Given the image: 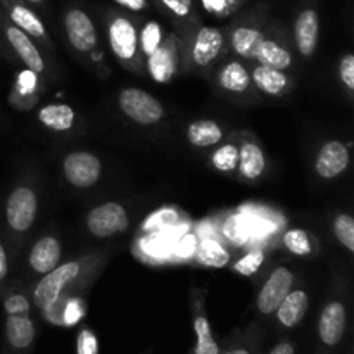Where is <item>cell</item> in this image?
I'll return each instance as SVG.
<instances>
[{
	"label": "cell",
	"instance_id": "33",
	"mask_svg": "<svg viewBox=\"0 0 354 354\" xmlns=\"http://www.w3.org/2000/svg\"><path fill=\"white\" fill-rule=\"evenodd\" d=\"M263 261H265V254L261 251H251L249 254H245L244 258L235 263L234 270L237 273H241V275L249 277L261 268Z\"/></svg>",
	"mask_w": 354,
	"mask_h": 354
},
{
	"label": "cell",
	"instance_id": "32",
	"mask_svg": "<svg viewBox=\"0 0 354 354\" xmlns=\"http://www.w3.org/2000/svg\"><path fill=\"white\" fill-rule=\"evenodd\" d=\"M335 237L348 251H354V220L349 214H339L334 223Z\"/></svg>",
	"mask_w": 354,
	"mask_h": 354
},
{
	"label": "cell",
	"instance_id": "22",
	"mask_svg": "<svg viewBox=\"0 0 354 354\" xmlns=\"http://www.w3.org/2000/svg\"><path fill=\"white\" fill-rule=\"evenodd\" d=\"M187 137H189L190 144L196 145V147H211L221 140L223 133L214 121L201 120L190 124L189 130H187Z\"/></svg>",
	"mask_w": 354,
	"mask_h": 354
},
{
	"label": "cell",
	"instance_id": "40",
	"mask_svg": "<svg viewBox=\"0 0 354 354\" xmlns=\"http://www.w3.org/2000/svg\"><path fill=\"white\" fill-rule=\"evenodd\" d=\"M176 218V213H173V211H161V213L154 214V216H151V220H149L147 227H156V225H166L169 223V221H173Z\"/></svg>",
	"mask_w": 354,
	"mask_h": 354
},
{
	"label": "cell",
	"instance_id": "12",
	"mask_svg": "<svg viewBox=\"0 0 354 354\" xmlns=\"http://www.w3.org/2000/svg\"><path fill=\"white\" fill-rule=\"evenodd\" d=\"M310 308V297L304 290H290L280 306L275 310L277 322L283 328H296L299 327L301 322L304 320Z\"/></svg>",
	"mask_w": 354,
	"mask_h": 354
},
{
	"label": "cell",
	"instance_id": "13",
	"mask_svg": "<svg viewBox=\"0 0 354 354\" xmlns=\"http://www.w3.org/2000/svg\"><path fill=\"white\" fill-rule=\"evenodd\" d=\"M3 31H6V38L9 40V44L12 45L21 61L28 66V69H31L33 73L44 71V59H41L40 52L33 45V41L28 38V35L17 26H14V24H6Z\"/></svg>",
	"mask_w": 354,
	"mask_h": 354
},
{
	"label": "cell",
	"instance_id": "43",
	"mask_svg": "<svg viewBox=\"0 0 354 354\" xmlns=\"http://www.w3.org/2000/svg\"><path fill=\"white\" fill-rule=\"evenodd\" d=\"M204 6L211 12H221L228 6V0H204Z\"/></svg>",
	"mask_w": 354,
	"mask_h": 354
},
{
	"label": "cell",
	"instance_id": "35",
	"mask_svg": "<svg viewBox=\"0 0 354 354\" xmlns=\"http://www.w3.org/2000/svg\"><path fill=\"white\" fill-rule=\"evenodd\" d=\"M3 310L6 315H30V301L23 294H9L3 299Z\"/></svg>",
	"mask_w": 354,
	"mask_h": 354
},
{
	"label": "cell",
	"instance_id": "38",
	"mask_svg": "<svg viewBox=\"0 0 354 354\" xmlns=\"http://www.w3.org/2000/svg\"><path fill=\"white\" fill-rule=\"evenodd\" d=\"M220 354H261L256 341H244L230 346L228 349H221Z\"/></svg>",
	"mask_w": 354,
	"mask_h": 354
},
{
	"label": "cell",
	"instance_id": "2",
	"mask_svg": "<svg viewBox=\"0 0 354 354\" xmlns=\"http://www.w3.org/2000/svg\"><path fill=\"white\" fill-rule=\"evenodd\" d=\"M348 330V310L341 301H332L322 310L318 318V342L324 354H328L341 346Z\"/></svg>",
	"mask_w": 354,
	"mask_h": 354
},
{
	"label": "cell",
	"instance_id": "10",
	"mask_svg": "<svg viewBox=\"0 0 354 354\" xmlns=\"http://www.w3.org/2000/svg\"><path fill=\"white\" fill-rule=\"evenodd\" d=\"M109 44L114 55L121 61H130L137 54L138 35L127 17H116L109 26Z\"/></svg>",
	"mask_w": 354,
	"mask_h": 354
},
{
	"label": "cell",
	"instance_id": "24",
	"mask_svg": "<svg viewBox=\"0 0 354 354\" xmlns=\"http://www.w3.org/2000/svg\"><path fill=\"white\" fill-rule=\"evenodd\" d=\"M256 57L261 62V66H268V68L273 69H287L292 62V57H290L289 52L283 47H280L277 41L273 40H263L261 45H259L258 52H256Z\"/></svg>",
	"mask_w": 354,
	"mask_h": 354
},
{
	"label": "cell",
	"instance_id": "8",
	"mask_svg": "<svg viewBox=\"0 0 354 354\" xmlns=\"http://www.w3.org/2000/svg\"><path fill=\"white\" fill-rule=\"evenodd\" d=\"M294 283V275L287 268L280 266L270 275L263 286L261 292L258 296V311L261 315H273L283 297L290 292V287Z\"/></svg>",
	"mask_w": 354,
	"mask_h": 354
},
{
	"label": "cell",
	"instance_id": "25",
	"mask_svg": "<svg viewBox=\"0 0 354 354\" xmlns=\"http://www.w3.org/2000/svg\"><path fill=\"white\" fill-rule=\"evenodd\" d=\"M263 40H265V35L254 28H237L232 35L234 50L242 57H256V52H258Z\"/></svg>",
	"mask_w": 354,
	"mask_h": 354
},
{
	"label": "cell",
	"instance_id": "34",
	"mask_svg": "<svg viewBox=\"0 0 354 354\" xmlns=\"http://www.w3.org/2000/svg\"><path fill=\"white\" fill-rule=\"evenodd\" d=\"M76 354H99V341L92 328L83 327L76 337Z\"/></svg>",
	"mask_w": 354,
	"mask_h": 354
},
{
	"label": "cell",
	"instance_id": "18",
	"mask_svg": "<svg viewBox=\"0 0 354 354\" xmlns=\"http://www.w3.org/2000/svg\"><path fill=\"white\" fill-rule=\"evenodd\" d=\"M2 2L6 3L7 12H9V17L10 21H12L14 26L23 30L26 35H31V37H45L44 23H41L40 17H38L33 10H30L21 2H16V0H2Z\"/></svg>",
	"mask_w": 354,
	"mask_h": 354
},
{
	"label": "cell",
	"instance_id": "4",
	"mask_svg": "<svg viewBox=\"0 0 354 354\" xmlns=\"http://www.w3.org/2000/svg\"><path fill=\"white\" fill-rule=\"evenodd\" d=\"M37 341V327L30 315H7L3 327V349L0 354H31Z\"/></svg>",
	"mask_w": 354,
	"mask_h": 354
},
{
	"label": "cell",
	"instance_id": "5",
	"mask_svg": "<svg viewBox=\"0 0 354 354\" xmlns=\"http://www.w3.org/2000/svg\"><path fill=\"white\" fill-rule=\"evenodd\" d=\"M86 227L92 235L100 239L121 234L128 228V214L118 203H106L93 207L86 218Z\"/></svg>",
	"mask_w": 354,
	"mask_h": 354
},
{
	"label": "cell",
	"instance_id": "19",
	"mask_svg": "<svg viewBox=\"0 0 354 354\" xmlns=\"http://www.w3.org/2000/svg\"><path fill=\"white\" fill-rule=\"evenodd\" d=\"M41 124L55 131H68L75 124V111L66 104H48L38 113Z\"/></svg>",
	"mask_w": 354,
	"mask_h": 354
},
{
	"label": "cell",
	"instance_id": "30",
	"mask_svg": "<svg viewBox=\"0 0 354 354\" xmlns=\"http://www.w3.org/2000/svg\"><path fill=\"white\" fill-rule=\"evenodd\" d=\"M283 242H286L287 249H289L292 254L296 256H308L311 254V242L310 237L304 230L301 228H294V230H289L283 237Z\"/></svg>",
	"mask_w": 354,
	"mask_h": 354
},
{
	"label": "cell",
	"instance_id": "17",
	"mask_svg": "<svg viewBox=\"0 0 354 354\" xmlns=\"http://www.w3.org/2000/svg\"><path fill=\"white\" fill-rule=\"evenodd\" d=\"M61 244L54 237H44L35 242L30 252V265L37 273H48L61 261Z\"/></svg>",
	"mask_w": 354,
	"mask_h": 354
},
{
	"label": "cell",
	"instance_id": "9",
	"mask_svg": "<svg viewBox=\"0 0 354 354\" xmlns=\"http://www.w3.org/2000/svg\"><path fill=\"white\" fill-rule=\"evenodd\" d=\"M66 33L73 47L80 52H92L97 45V31L92 19L83 10L71 9L64 17Z\"/></svg>",
	"mask_w": 354,
	"mask_h": 354
},
{
	"label": "cell",
	"instance_id": "6",
	"mask_svg": "<svg viewBox=\"0 0 354 354\" xmlns=\"http://www.w3.org/2000/svg\"><path fill=\"white\" fill-rule=\"evenodd\" d=\"M37 216V196L28 187H19L6 204V220L14 232H26Z\"/></svg>",
	"mask_w": 354,
	"mask_h": 354
},
{
	"label": "cell",
	"instance_id": "39",
	"mask_svg": "<svg viewBox=\"0 0 354 354\" xmlns=\"http://www.w3.org/2000/svg\"><path fill=\"white\" fill-rule=\"evenodd\" d=\"M35 85H37V82H35V73L31 69L21 73L19 80H17V90H19V93L26 95V93L33 92Z\"/></svg>",
	"mask_w": 354,
	"mask_h": 354
},
{
	"label": "cell",
	"instance_id": "36",
	"mask_svg": "<svg viewBox=\"0 0 354 354\" xmlns=\"http://www.w3.org/2000/svg\"><path fill=\"white\" fill-rule=\"evenodd\" d=\"M339 75H341L342 83L348 86L349 90H354V55L348 54L341 61L339 66Z\"/></svg>",
	"mask_w": 354,
	"mask_h": 354
},
{
	"label": "cell",
	"instance_id": "28",
	"mask_svg": "<svg viewBox=\"0 0 354 354\" xmlns=\"http://www.w3.org/2000/svg\"><path fill=\"white\" fill-rule=\"evenodd\" d=\"M223 234L232 244L241 248V245L248 244L249 239H251V223L242 214H234V216H230L225 221Z\"/></svg>",
	"mask_w": 354,
	"mask_h": 354
},
{
	"label": "cell",
	"instance_id": "20",
	"mask_svg": "<svg viewBox=\"0 0 354 354\" xmlns=\"http://www.w3.org/2000/svg\"><path fill=\"white\" fill-rule=\"evenodd\" d=\"M265 154H263L261 149L256 144H244L239 149V171L242 173V176L249 180H254L258 176H261V173L265 171Z\"/></svg>",
	"mask_w": 354,
	"mask_h": 354
},
{
	"label": "cell",
	"instance_id": "16",
	"mask_svg": "<svg viewBox=\"0 0 354 354\" xmlns=\"http://www.w3.org/2000/svg\"><path fill=\"white\" fill-rule=\"evenodd\" d=\"M318 30L320 21L318 14L313 9H306L297 16L294 35H296V45L303 55H311L318 44Z\"/></svg>",
	"mask_w": 354,
	"mask_h": 354
},
{
	"label": "cell",
	"instance_id": "42",
	"mask_svg": "<svg viewBox=\"0 0 354 354\" xmlns=\"http://www.w3.org/2000/svg\"><path fill=\"white\" fill-rule=\"evenodd\" d=\"M116 3H120L121 7H127V9L135 10V12H140L147 7V0H114Z\"/></svg>",
	"mask_w": 354,
	"mask_h": 354
},
{
	"label": "cell",
	"instance_id": "11",
	"mask_svg": "<svg viewBox=\"0 0 354 354\" xmlns=\"http://www.w3.org/2000/svg\"><path fill=\"white\" fill-rule=\"evenodd\" d=\"M317 171L322 178L332 180L346 171L349 166V151L337 140L327 142L317 158Z\"/></svg>",
	"mask_w": 354,
	"mask_h": 354
},
{
	"label": "cell",
	"instance_id": "3",
	"mask_svg": "<svg viewBox=\"0 0 354 354\" xmlns=\"http://www.w3.org/2000/svg\"><path fill=\"white\" fill-rule=\"evenodd\" d=\"M120 107L130 120L140 124H154L165 116L161 102L140 88H124L120 93Z\"/></svg>",
	"mask_w": 354,
	"mask_h": 354
},
{
	"label": "cell",
	"instance_id": "7",
	"mask_svg": "<svg viewBox=\"0 0 354 354\" xmlns=\"http://www.w3.org/2000/svg\"><path fill=\"white\" fill-rule=\"evenodd\" d=\"M102 171L99 158L90 152H71L64 159V176L71 185L86 189L97 183Z\"/></svg>",
	"mask_w": 354,
	"mask_h": 354
},
{
	"label": "cell",
	"instance_id": "26",
	"mask_svg": "<svg viewBox=\"0 0 354 354\" xmlns=\"http://www.w3.org/2000/svg\"><path fill=\"white\" fill-rule=\"evenodd\" d=\"M220 83L225 90H230V92H244L249 88L251 76L241 62H228L221 69Z\"/></svg>",
	"mask_w": 354,
	"mask_h": 354
},
{
	"label": "cell",
	"instance_id": "14",
	"mask_svg": "<svg viewBox=\"0 0 354 354\" xmlns=\"http://www.w3.org/2000/svg\"><path fill=\"white\" fill-rule=\"evenodd\" d=\"M223 45V35L211 26L201 28L192 47V57L197 66H207L218 57Z\"/></svg>",
	"mask_w": 354,
	"mask_h": 354
},
{
	"label": "cell",
	"instance_id": "46",
	"mask_svg": "<svg viewBox=\"0 0 354 354\" xmlns=\"http://www.w3.org/2000/svg\"><path fill=\"white\" fill-rule=\"evenodd\" d=\"M26 2H30V3H40V2H44V0H26Z\"/></svg>",
	"mask_w": 354,
	"mask_h": 354
},
{
	"label": "cell",
	"instance_id": "44",
	"mask_svg": "<svg viewBox=\"0 0 354 354\" xmlns=\"http://www.w3.org/2000/svg\"><path fill=\"white\" fill-rule=\"evenodd\" d=\"M7 272H9V263H7V252L3 249V245L0 244V282L7 277Z\"/></svg>",
	"mask_w": 354,
	"mask_h": 354
},
{
	"label": "cell",
	"instance_id": "41",
	"mask_svg": "<svg viewBox=\"0 0 354 354\" xmlns=\"http://www.w3.org/2000/svg\"><path fill=\"white\" fill-rule=\"evenodd\" d=\"M297 349H296V344L290 341H282L279 342V344H275L272 348V351L268 354H296Z\"/></svg>",
	"mask_w": 354,
	"mask_h": 354
},
{
	"label": "cell",
	"instance_id": "37",
	"mask_svg": "<svg viewBox=\"0 0 354 354\" xmlns=\"http://www.w3.org/2000/svg\"><path fill=\"white\" fill-rule=\"evenodd\" d=\"M161 3L178 17L189 16L190 9H192V0H161Z\"/></svg>",
	"mask_w": 354,
	"mask_h": 354
},
{
	"label": "cell",
	"instance_id": "31",
	"mask_svg": "<svg viewBox=\"0 0 354 354\" xmlns=\"http://www.w3.org/2000/svg\"><path fill=\"white\" fill-rule=\"evenodd\" d=\"M138 41H140L142 50H144L145 54L147 55L152 54V52H154L162 41L161 26H159L156 21H149V23H145V26L142 28L140 37H138Z\"/></svg>",
	"mask_w": 354,
	"mask_h": 354
},
{
	"label": "cell",
	"instance_id": "23",
	"mask_svg": "<svg viewBox=\"0 0 354 354\" xmlns=\"http://www.w3.org/2000/svg\"><path fill=\"white\" fill-rule=\"evenodd\" d=\"M252 82L263 92L270 93V95H280L287 86V76L280 69L258 66L252 73Z\"/></svg>",
	"mask_w": 354,
	"mask_h": 354
},
{
	"label": "cell",
	"instance_id": "1",
	"mask_svg": "<svg viewBox=\"0 0 354 354\" xmlns=\"http://www.w3.org/2000/svg\"><path fill=\"white\" fill-rule=\"evenodd\" d=\"M80 270H82L80 263L69 261L45 273L44 279L38 282L37 289L33 290V303L37 304L38 310H41L44 313L50 310L61 299L62 290L80 275Z\"/></svg>",
	"mask_w": 354,
	"mask_h": 354
},
{
	"label": "cell",
	"instance_id": "45",
	"mask_svg": "<svg viewBox=\"0 0 354 354\" xmlns=\"http://www.w3.org/2000/svg\"><path fill=\"white\" fill-rule=\"evenodd\" d=\"M180 245H182V248L178 249L180 256H189L190 252H194V249H196V242H194L192 237H187Z\"/></svg>",
	"mask_w": 354,
	"mask_h": 354
},
{
	"label": "cell",
	"instance_id": "21",
	"mask_svg": "<svg viewBox=\"0 0 354 354\" xmlns=\"http://www.w3.org/2000/svg\"><path fill=\"white\" fill-rule=\"evenodd\" d=\"M194 330H196V346L190 354H220L221 348L214 339L209 320L203 311H197L194 317Z\"/></svg>",
	"mask_w": 354,
	"mask_h": 354
},
{
	"label": "cell",
	"instance_id": "27",
	"mask_svg": "<svg viewBox=\"0 0 354 354\" xmlns=\"http://www.w3.org/2000/svg\"><path fill=\"white\" fill-rule=\"evenodd\" d=\"M197 258H199L203 265L211 266V268H223V266H227L230 256L225 251L223 245L218 244L216 241L207 239V241H203V244L197 248Z\"/></svg>",
	"mask_w": 354,
	"mask_h": 354
},
{
	"label": "cell",
	"instance_id": "29",
	"mask_svg": "<svg viewBox=\"0 0 354 354\" xmlns=\"http://www.w3.org/2000/svg\"><path fill=\"white\" fill-rule=\"evenodd\" d=\"M213 165L223 173L234 171L239 165V149L232 144L220 147L213 154Z\"/></svg>",
	"mask_w": 354,
	"mask_h": 354
},
{
	"label": "cell",
	"instance_id": "15",
	"mask_svg": "<svg viewBox=\"0 0 354 354\" xmlns=\"http://www.w3.org/2000/svg\"><path fill=\"white\" fill-rule=\"evenodd\" d=\"M149 73L158 83H168L176 73V48L173 40L161 44L149 54Z\"/></svg>",
	"mask_w": 354,
	"mask_h": 354
}]
</instances>
